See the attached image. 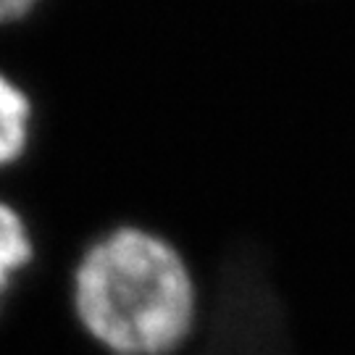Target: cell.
<instances>
[{"instance_id":"obj_1","label":"cell","mask_w":355,"mask_h":355,"mask_svg":"<svg viewBox=\"0 0 355 355\" xmlns=\"http://www.w3.org/2000/svg\"><path fill=\"white\" fill-rule=\"evenodd\" d=\"M74 305L89 337L114 355H168L192 329L195 287L168 242L116 229L82 258Z\"/></svg>"},{"instance_id":"obj_2","label":"cell","mask_w":355,"mask_h":355,"mask_svg":"<svg viewBox=\"0 0 355 355\" xmlns=\"http://www.w3.org/2000/svg\"><path fill=\"white\" fill-rule=\"evenodd\" d=\"M32 105L8 76L0 74V166L13 164L29 137Z\"/></svg>"},{"instance_id":"obj_3","label":"cell","mask_w":355,"mask_h":355,"mask_svg":"<svg viewBox=\"0 0 355 355\" xmlns=\"http://www.w3.org/2000/svg\"><path fill=\"white\" fill-rule=\"evenodd\" d=\"M32 261V242L21 216L0 203V297L8 290L13 274Z\"/></svg>"},{"instance_id":"obj_4","label":"cell","mask_w":355,"mask_h":355,"mask_svg":"<svg viewBox=\"0 0 355 355\" xmlns=\"http://www.w3.org/2000/svg\"><path fill=\"white\" fill-rule=\"evenodd\" d=\"M37 6V0H0V24L16 21Z\"/></svg>"}]
</instances>
